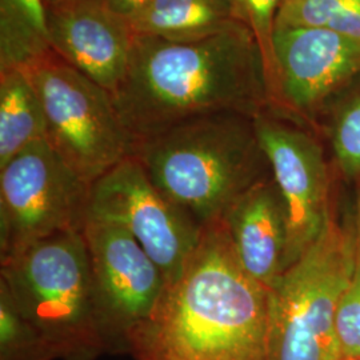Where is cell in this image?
<instances>
[{"mask_svg":"<svg viewBox=\"0 0 360 360\" xmlns=\"http://www.w3.org/2000/svg\"><path fill=\"white\" fill-rule=\"evenodd\" d=\"M134 156L155 187L205 230L232 203L272 176L254 116L215 112L181 122L136 143Z\"/></svg>","mask_w":360,"mask_h":360,"instance_id":"3957f363","label":"cell"},{"mask_svg":"<svg viewBox=\"0 0 360 360\" xmlns=\"http://www.w3.org/2000/svg\"><path fill=\"white\" fill-rule=\"evenodd\" d=\"M314 27L360 44V0H295L279 8L275 28Z\"/></svg>","mask_w":360,"mask_h":360,"instance_id":"e0dca14e","label":"cell"},{"mask_svg":"<svg viewBox=\"0 0 360 360\" xmlns=\"http://www.w3.org/2000/svg\"><path fill=\"white\" fill-rule=\"evenodd\" d=\"M358 230L334 219L269 290V360H345L336 309L352 276Z\"/></svg>","mask_w":360,"mask_h":360,"instance_id":"5b68a950","label":"cell"},{"mask_svg":"<svg viewBox=\"0 0 360 360\" xmlns=\"http://www.w3.org/2000/svg\"><path fill=\"white\" fill-rule=\"evenodd\" d=\"M359 230H360V217H359Z\"/></svg>","mask_w":360,"mask_h":360,"instance_id":"d4e9b609","label":"cell"},{"mask_svg":"<svg viewBox=\"0 0 360 360\" xmlns=\"http://www.w3.org/2000/svg\"><path fill=\"white\" fill-rule=\"evenodd\" d=\"M285 1H295V0H284L283 3H285Z\"/></svg>","mask_w":360,"mask_h":360,"instance_id":"cb8c5ba5","label":"cell"},{"mask_svg":"<svg viewBox=\"0 0 360 360\" xmlns=\"http://www.w3.org/2000/svg\"><path fill=\"white\" fill-rule=\"evenodd\" d=\"M62 1H77V0H46L47 4H50V3H62ZM99 1H104V0H99Z\"/></svg>","mask_w":360,"mask_h":360,"instance_id":"603a6c76","label":"cell"},{"mask_svg":"<svg viewBox=\"0 0 360 360\" xmlns=\"http://www.w3.org/2000/svg\"><path fill=\"white\" fill-rule=\"evenodd\" d=\"M360 360V359H359Z\"/></svg>","mask_w":360,"mask_h":360,"instance_id":"484cf974","label":"cell"},{"mask_svg":"<svg viewBox=\"0 0 360 360\" xmlns=\"http://www.w3.org/2000/svg\"><path fill=\"white\" fill-rule=\"evenodd\" d=\"M236 0H151L129 22L134 32L169 41H198L240 25Z\"/></svg>","mask_w":360,"mask_h":360,"instance_id":"5bb4252c","label":"cell"},{"mask_svg":"<svg viewBox=\"0 0 360 360\" xmlns=\"http://www.w3.org/2000/svg\"><path fill=\"white\" fill-rule=\"evenodd\" d=\"M336 334L345 360L360 359V230L352 276L336 309Z\"/></svg>","mask_w":360,"mask_h":360,"instance_id":"d6986e66","label":"cell"},{"mask_svg":"<svg viewBox=\"0 0 360 360\" xmlns=\"http://www.w3.org/2000/svg\"><path fill=\"white\" fill-rule=\"evenodd\" d=\"M51 53L46 0H0V71L28 70Z\"/></svg>","mask_w":360,"mask_h":360,"instance_id":"2e32d148","label":"cell"},{"mask_svg":"<svg viewBox=\"0 0 360 360\" xmlns=\"http://www.w3.org/2000/svg\"><path fill=\"white\" fill-rule=\"evenodd\" d=\"M151 0H104L111 11L131 22L150 4Z\"/></svg>","mask_w":360,"mask_h":360,"instance_id":"7402d4cb","label":"cell"},{"mask_svg":"<svg viewBox=\"0 0 360 360\" xmlns=\"http://www.w3.org/2000/svg\"><path fill=\"white\" fill-rule=\"evenodd\" d=\"M91 184L47 141L34 143L0 168V263L65 232H82Z\"/></svg>","mask_w":360,"mask_h":360,"instance_id":"52a82bcc","label":"cell"},{"mask_svg":"<svg viewBox=\"0 0 360 360\" xmlns=\"http://www.w3.org/2000/svg\"><path fill=\"white\" fill-rule=\"evenodd\" d=\"M284 0H236L238 11L242 23L245 25L257 40L262 52L267 92L270 89L274 72V51L272 38L275 32V20Z\"/></svg>","mask_w":360,"mask_h":360,"instance_id":"ffe728a7","label":"cell"},{"mask_svg":"<svg viewBox=\"0 0 360 360\" xmlns=\"http://www.w3.org/2000/svg\"><path fill=\"white\" fill-rule=\"evenodd\" d=\"M27 72L44 108L46 141L82 179L92 184L134 156L136 141L111 92L53 52Z\"/></svg>","mask_w":360,"mask_h":360,"instance_id":"8992f818","label":"cell"},{"mask_svg":"<svg viewBox=\"0 0 360 360\" xmlns=\"http://www.w3.org/2000/svg\"><path fill=\"white\" fill-rule=\"evenodd\" d=\"M83 236L108 354H129L132 336L153 319L165 297V275L142 245L116 224L87 219Z\"/></svg>","mask_w":360,"mask_h":360,"instance_id":"ba28073f","label":"cell"},{"mask_svg":"<svg viewBox=\"0 0 360 360\" xmlns=\"http://www.w3.org/2000/svg\"><path fill=\"white\" fill-rule=\"evenodd\" d=\"M257 142L270 165L287 223L285 271L328 226V171L322 148L303 129L262 111L254 116Z\"/></svg>","mask_w":360,"mask_h":360,"instance_id":"30bf717a","label":"cell"},{"mask_svg":"<svg viewBox=\"0 0 360 360\" xmlns=\"http://www.w3.org/2000/svg\"><path fill=\"white\" fill-rule=\"evenodd\" d=\"M89 219L129 232L163 272L167 288L179 281L203 231L155 187L135 156L91 184Z\"/></svg>","mask_w":360,"mask_h":360,"instance_id":"9c48e42d","label":"cell"},{"mask_svg":"<svg viewBox=\"0 0 360 360\" xmlns=\"http://www.w3.org/2000/svg\"><path fill=\"white\" fill-rule=\"evenodd\" d=\"M269 105L309 115L360 72V44L314 27L275 28Z\"/></svg>","mask_w":360,"mask_h":360,"instance_id":"8fae6325","label":"cell"},{"mask_svg":"<svg viewBox=\"0 0 360 360\" xmlns=\"http://www.w3.org/2000/svg\"><path fill=\"white\" fill-rule=\"evenodd\" d=\"M0 283L56 359L98 360L108 354L83 231L55 235L0 263Z\"/></svg>","mask_w":360,"mask_h":360,"instance_id":"277c9868","label":"cell"},{"mask_svg":"<svg viewBox=\"0 0 360 360\" xmlns=\"http://www.w3.org/2000/svg\"><path fill=\"white\" fill-rule=\"evenodd\" d=\"M40 141H46V116L30 74L0 71V168Z\"/></svg>","mask_w":360,"mask_h":360,"instance_id":"9a60e30c","label":"cell"},{"mask_svg":"<svg viewBox=\"0 0 360 360\" xmlns=\"http://www.w3.org/2000/svg\"><path fill=\"white\" fill-rule=\"evenodd\" d=\"M56 355L38 328L15 304L0 283V360H55Z\"/></svg>","mask_w":360,"mask_h":360,"instance_id":"ac0fdd59","label":"cell"},{"mask_svg":"<svg viewBox=\"0 0 360 360\" xmlns=\"http://www.w3.org/2000/svg\"><path fill=\"white\" fill-rule=\"evenodd\" d=\"M220 223L242 269L270 290L285 272L287 250L283 203L272 176L239 196Z\"/></svg>","mask_w":360,"mask_h":360,"instance_id":"4fadbf2b","label":"cell"},{"mask_svg":"<svg viewBox=\"0 0 360 360\" xmlns=\"http://www.w3.org/2000/svg\"><path fill=\"white\" fill-rule=\"evenodd\" d=\"M333 147L340 168L349 176H360V95L336 117Z\"/></svg>","mask_w":360,"mask_h":360,"instance_id":"44dd1931","label":"cell"},{"mask_svg":"<svg viewBox=\"0 0 360 360\" xmlns=\"http://www.w3.org/2000/svg\"><path fill=\"white\" fill-rule=\"evenodd\" d=\"M112 98L136 143L196 116H257L269 105L262 52L243 23L187 43L136 35Z\"/></svg>","mask_w":360,"mask_h":360,"instance_id":"6da1fadb","label":"cell"},{"mask_svg":"<svg viewBox=\"0 0 360 360\" xmlns=\"http://www.w3.org/2000/svg\"><path fill=\"white\" fill-rule=\"evenodd\" d=\"M135 360H269V290L245 272L223 224L202 231L179 281L132 336Z\"/></svg>","mask_w":360,"mask_h":360,"instance_id":"7a4b0ae2","label":"cell"},{"mask_svg":"<svg viewBox=\"0 0 360 360\" xmlns=\"http://www.w3.org/2000/svg\"><path fill=\"white\" fill-rule=\"evenodd\" d=\"M50 46L56 56L114 94L127 74L136 34L104 1L47 4Z\"/></svg>","mask_w":360,"mask_h":360,"instance_id":"7c38bea8","label":"cell"}]
</instances>
